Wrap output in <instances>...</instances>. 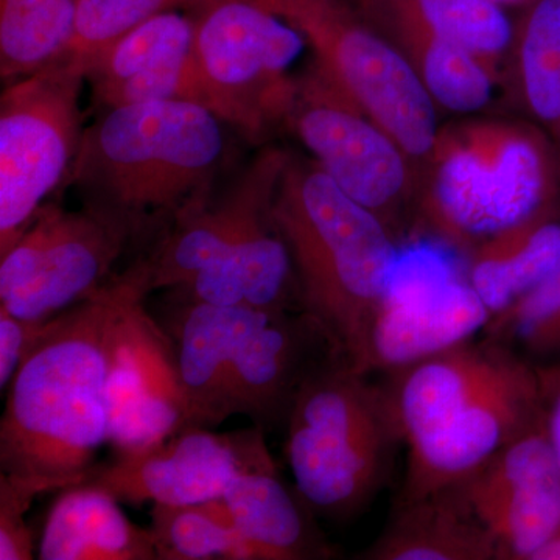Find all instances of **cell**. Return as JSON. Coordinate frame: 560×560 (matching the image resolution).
I'll return each instance as SVG.
<instances>
[{
	"label": "cell",
	"instance_id": "4316f807",
	"mask_svg": "<svg viewBox=\"0 0 560 560\" xmlns=\"http://www.w3.org/2000/svg\"><path fill=\"white\" fill-rule=\"evenodd\" d=\"M389 21L405 22L438 38L493 57L512 39L511 22L492 0H388Z\"/></svg>",
	"mask_w": 560,
	"mask_h": 560
},
{
	"label": "cell",
	"instance_id": "d4e9b609",
	"mask_svg": "<svg viewBox=\"0 0 560 560\" xmlns=\"http://www.w3.org/2000/svg\"><path fill=\"white\" fill-rule=\"evenodd\" d=\"M75 13V0H0L2 80L10 84L60 61Z\"/></svg>",
	"mask_w": 560,
	"mask_h": 560
},
{
	"label": "cell",
	"instance_id": "277c9868",
	"mask_svg": "<svg viewBox=\"0 0 560 560\" xmlns=\"http://www.w3.org/2000/svg\"><path fill=\"white\" fill-rule=\"evenodd\" d=\"M224 125L206 106L184 101L105 110L84 128L65 187L142 230L153 217L173 219L212 195L226 156Z\"/></svg>",
	"mask_w": 560,
	"mask_h": 560
},
{
	"label": "cell",
	"instance_id": "7402d4cb",
	"mask_svg": "<svg viewBox=\"0 0 560 560\" xmlns=\"http://www.w3.org/2000/svg\"><path fill=\"white\" fill-rule=\"evenodd\" d=\"M232 518L256 560L330 559L315 514L296 489L279 477L276 464L241 475L224 493Z\"/></svg>",
	"mask_w": 560,
	"mask_h": 560
},
{
	"label": "cell",
	"instance_id": "f546056e",
	"mask_svg": "<svg viewBox=\"0 0 560 560\" xmlns=\"http://www.w3.org/2000/svg\"><path fill=\"white\" fill-rule=\"evenodd\" d=\"M210 0H75V27L66 62L86 75L92 60L142 22L168 11H198Z\"/></svg>",
	"mask_w": 560,
	"mask_h": 560
},
{
	"label": "cell",
	"instance_id": "ba28073f",
	"mask_svg": "<svg viewBox=\"0 0 560 560\" xmlns=\"http://www.w3.org/2000/svg\"><path fill=\"white\" fill-rule=\"evenodd\" d=\"M86 75L55 62L7 84L0 97V257L61 187L83 139Z\"/></svg>",
	"mask_w": 560,
	"mask_h": 560
},
{
	"label": "cell",
	"instance_id": "9c48e42d",
	"mask_svg": "<svg viewBox=\"0 0 560 560\" xmlns=\"http://www.w3.org/2000/svg\"><path fill=\"white\" fill-rule=\"evenodd\" d=\"M142 228L128 217L83 202L68 210L46 202L0 257V311L47 323L88 300Z\"/></svg>",
	"mask_w": 560,
	"mask_h": 560
},
{
	"label": "cell",
	"instance_id": "83f0119b",
	"mask_svg": "<svg viewBox=\"0 0 560 560\" xmlns=\"http://www.w3.org/2000/svg\"><path fill=\"white\" fill-rule=\"evenodd\" d=\"M523 94L560 154V0H539L521 40Z\"/></svg>",
	"mask_w": 560,
	"mask_h": 560
},
{
	"label": "cell",
	"instance_id": "9a60e30c",
	"mask_svg": "<svg viewBox=\"0 0 560 560\" xmlns=\"http://www.w3.org/2000/svg\"><path fill=\"white\" fill-rule=\"evenodd\" d=\"M490 313L470 283L431 250L399 254L372 327L370 372L394 371L471 340Z\"/></svg>",
	"mask_w": 560,
	"mask_h": 560
},
{
	"label": "cell",
	"instance_id": "ac0fdd59",
	"mask_svg": "<svg viewBox=\"0 0 560 560\" xmlns=\"http://www.w3.org/2000/svg\"><path fill=\"white\" fill-rule=\"evenodd\" d=\"M270 312L180 302L162 330L172 345L183 429H210L231 418L235 355L246 335Z\"/></svg>",
	"mask_w": 560,
	"mask_h": 560
},
{
	"label": "cell",
	"instance_id": "8fae6325",
	"mask_svg": "<svg viewBox=\"0 0 560 560\" xmlns=\"http://www.w3.org/2000/svg\"><path fill=\"white\" fill-rule=\"evenodd\" d=\"M287 121L320 171L394 234V212L408 189L407 154L396 140L346 97L318 66L298 83Z\"/></svg>",
	"mask_w": 560,
	"mask_h": 560
},
{
	"label": "cell",
	"instance_id": "30bf717a",
	"mask_svg": "<svg viewBox=\"0 0 560 560\" xmlns=\"http://www.w3.org/2000/svg\"><path fill=\"white\" fill-rule=\"evenodd\" d=\"M194 21L220 119L249 139L287 120L298 91L289 69L307 47L304 36L256 0H210Z\"/></svg>",
	"mask_w": 560,
	"mask_h": 560
},
{
	"label": "cell",
	"instance_id": "8992f818",
	"mask_svg": "<svg viewBox=\"0 0 560 560\" xmlns=\"http://www.w3.org/2000/svg\"><path fill=\"white\" fill-rule=\"evenodd\" d=\"M423 219L442 243L478 248L559 206L560 154L545 132L471 125L438 139Z\"/></svg>",
	"mask_w": 560,
	"mask_h": 560
},
{
	"label": "cell",
	"instance_id": "7a4b0ae2",
	"mask_svg": "<svg viewBox=\"0 0 560 560\" xmlns=\"http://www.w3.org/2000/svg\"><path fill=\"white\" fill-rule=\"evenodd\" d=\"M283 151H261L223 194L194 202L173 217L153 253L128 275L143 296L162 289L221 307L293 312L300 287L289 246L272 219Z\"/></svg>",
	"mask_w": 560,
	"mask_h": 560
},
{
	"label": "cell",
	"instance_id": "52a82bcc",
	"mask_svg": "<svg viewBox=\"0 0 560 560\" xmlns=\"http://www.w3.org/2000/svg\"><path fill=\"white\" fill-rule=\"evenodd\" d=\"M307 40L320 72L407 156L436 149V108L418 69L349 0H256Z\"/></svg>",
	"mask_w": 560,
	"mask_h": 560
},
{
	"label": "cell",
	"instance_id": "1f68e13d",
	"mask_svg": "<svg viewBox=\"0 0 560 560\" xmlns=\"http://www.w3.org/2000/svg\"><path fill=\"white\" fill-rule=\"evenodd\" d=\"M57 482L0 474V560H31L33 536L25 515L40 493L60 492Z\"/></svg>",
	"mask_w": 560,
	"mask_h": 560
},
{
	"label": "cell",
	"instance_id": "6da1fadb",
	"mask_svg": "<svg viewBox=\"0 0 560 560\" xmlns=\"http://www.w3.org/2000/svg\"><path fill=\"white\" fill-rule=\"evenodd\" d=\"M145 298L124 272L40 327L0 422V467L61 489L90 478L109 442L106 388L128 313Z\"/></svg>",
	"mask_w": 560,
	"mask_h": 560
},
{
	"label": "cell",
	"instance_id": "f1b7e54d",
	"mask_svg": "<svg viewBox=\"0 0 560 560\" xmlns=\"http://www.w3.org/2000/svg\"><path fill=\"white\" fill-rule=\"evenodd\" d=\"M396 27L407 33L408 38L422 40L412 65L434 103L458 114L477 113L488 105L492 98V80L480 58L415 25Z\"/></svg>",
	"mask_w": 560,
	"mask_h": 560
},
{
	"label": "cell",
	"instance_id": "836d02e7",
	"mask_svg": "<svg viewBox=\"0 0 560 560\" xmlns=\"http://www.w3.org/2000/svg\"><path fill=\"white\" fill-rule=\"evenodd\" d=\"M536 366L540 378L545 427L560 464V360Z\"/></svg>",
	"mask_w": 560,
	"mask_h": 560
},
{
	"label": "cell",
	"instance_id": "5b68a950",
	"mask_svg": "<svg viewBox=\"0 0 560 560\" xmlns=\"http://www.w3.org/2000/svg\"><path fill=\"white\" fill-rule=\"evenodd\" d=\"M285 429L294 489L313 514L330 521L371 503L404 442L383 385L331 352L305 375Z\"/></svg>",
	"mask_w": 560,
	"mask_h": 560
},
{
	"label": "cell",
	"instance_id": "44dd1931",
	"mask_svg": "<svg viewBox=\"0 0 560 560\" xmlns=\"http://www.w3.org/2000/svg\"><path fill=\"white\" fill-rule=\"evenodd\" d=\"M38 559L154 560L158 551L151 528L128 521L116 497L83 481L60 490L44 523Z\"/></svg>",
	"mask_w": 560,
	"mask_h": 560
},
{
	"label": "cell",
	"instance_id": "d590c367",
	"mask_svg": "<svg viewBox=\"0 0 560 560\" xmlns=\"http://www.w3.org/2000/svg\"><path fill=\"white\" fill-rule=\"evenodd\" d=\"M492 2L499 3V5H501V3H518L523 2V0H492Z\"/></svg>",
	"mask_w": 560,
	"mask_h": 560
},
{
	"label": "cell",
	"instance_id": "603a6c76",
	"mask_svg": "<svg viewBox=\"0 0 560 560\" xmlns=\"http://www.w3.org/2000/svg\"><path fill=\"white\" fill-rule=\"evenodd\" d=\"M366 560H499L495 545L452 490L397 504Z\"/></svg>",
	"mask_w": 560,
	"mask_h": 560
},
{
	"label": "cell",
	"instance_id": "e0dca14e",
	"mask_svg": "<svg viewBox=\"0 0 560 560\" xmlns=\"http://www.w3.org/2000/svg\"><path fill=\"white\" fill-rule=\"evenodd\" d=\"M109 444L117 453L156 444L183 429V410L167 335L139 302L128 313L108 388Z\"/></svg>",
	"mask_w": 560,
	"mask_h": 560
},
{
	"label": "cell",
	"instance_id": "e575fe53",
	"mask_svg": "<svg viewBox=\"0 0 560 560\" xmlns=\"http://www.w3.org/2000/svg\"><path fill=\"white\" fill-rule=\"evenodd\" d=\"M534 560H560V533L547 547L541 548Z\"/></svg>",
	"mask_w": 560,
	"mask_h": 560
},
{
	"label": "cell",
	"instance_id": "ffe728a7",
	"mask_svg": "<svg viewBox=\"0 0 560 560\" xmlns=\"http://www.w3.org/2000/svg\"><path fill=\"white\" fill-rule=\"evenodd\" d=\"M521 353L485 338L386 372L388 396L401 440L411 444L477 399L521 360Z\"/></svg>",
	"mask_w": 560,
	"mask_h": 560
},
{
	"label": "cell",
	"instance_id": "4fadbf2b",
	"mask_svg": "<svg viewBox=\"0 0 560 560\" xmlns=\"http://www.w3.org/2000/svg\"><path fill=\"white\" fill-rule=\"evenodd\" d=\"M452 490L499 560H534L560 533V464L545 419Z\"/></svg>",
	"mask_w": 560,
	"mask_h": 560
},
{
	"label": "cell",
	"instance_id": "484cf974",
	"mask_svg": "<svg viewBox=\"0 0 560 560\" xmlns=\"http://www.w3.org/2000/svg\"><path fill=\"white\" fill-rule=\"evenodd\" d=\"M151 530L158 560H256L223 497L184 506L153 504Z\"/></svg>",
	"mask_w": 560,
	"mask_h": 560
},
{
	"label": "cell",
	"instance_id": "cb8c5ba5",
	"mask_svg": "<svg viewBox=\"0 0 560 560\" xmlns=\"http://www.w3.org/2000/svg\"><path fill=\"white\" fill-rule=\"evenodd\" d=\"M560 261V208L556 206L474 249L467 282L492 316L506 311Z\"/></svg>",
	"mask_w": 560,
	"mask_h": 560
},
{
	"label": "cell",
	"instance_id": "2e32d148",
	"mask_svg": "<svg viewBox=\"0 0 560 560\" xmlns=\"http://www.w3.org/2000/svg\"><path fill=\"white\" fill-rule=\"evenodd\" d=\"M91 103L101 113L135 103L184 101L219 116L195 51L194 16L158 14L101 51L86 70Z\"/></svg>",
	"mask_w": 560,
	"mask_h": 560
},
{
	"label": "cell",
	"instance_id": "3957f363",
	"mask_svg": "<svg viewBox=\"0 0 560 560\" xmlns=\"http://www.w3.org/2000/svg\"><path fill=\"white\" fill-rule=\"evenodd\" d=\"M272 219L289 246L302 311L331 353L371 374L372 327L400 254L393 232L315 161L293 158L280 175Z\"/></svg>",
	"mask_w": 560,
	"mask_h": 560
},
{
	"label": "cell",
	"instance_id": "d6986e66",
	"mask_svg": "<svg viewBox=\"0 0 560 560\" xmlns=\"http://www.w3.org/2000/svg\"><path fill=\"white\" fill-rule=\"evenodd\" d=\"M331 352L307 313L270 312L242 341L232 366V416L264 430L285 423L302 381Z\"/></svg>",
	"mask_w": 560,
	"mask_h": 560
},
{
	"label": "cell",
	"instance_id": "d6a6232c",
	"mask_svg": "<svg viewBox=\"0 0 560 560\" xmlns=\"http://www.w3.org/2000/svg\"><path fill=\"white\" fill-rule=\"evenodd\" d=\"M40 327V323H31L0 311V389L10 388Z\"/></svg>",
	"mask_w": 560,
	"mask_h": 560
},
{
	"label": "cell",
	"instance_id": "7c38bea8",
	"mask_svg": "<svg viewBox=\"0 0 560 560\" xmlns=\"http://www.w3.org/2000/svg\"><path fill=\"white\" fill-rule=\"evenodd\" d=\"M272 464L261 427L235 433L180 429L149 447L117 453L86 481L120 503L184 506L221 499L241 475Z\"/></svg>",
	"mask_w": 560,
	"mask_h": 560
},
{
	"label": "cell",
	"instance_id": "5bb4252c",
	"mask_svg": "<svg viewBox=\"0 0 560 560\" xmlns=\"http://www.w3.org/2000/svg\"><path fill=\"white\" fill-rule=\"evenodd\" d=\"M544 419L539 372L525 357L440 427L408 444L399 503L466 481L495 453Z\"/></svg>",
	"mask_w": 560,
	"mask_h": 560
},
{
	"label": "cell",
	"instance_id": "4dcf8cb0",
	"mask_svg": "<svg viewBox=\"0 0 560 560\" xmlns=\"http://www.w3.org/2000/svg\"><path fill=\"white\" fill-rule=\"evenodd\" d=\"M512 350L544 363L560 360V261L501 316ZM541 363V364H544Z\"/></svg>",
	"mask_w": 560,
	"mask_h": 560
}]
</instances>
